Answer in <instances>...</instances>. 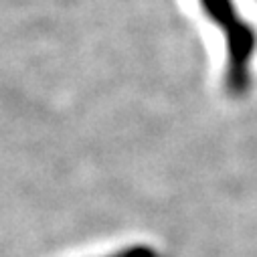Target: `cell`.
I'll return each mask as SVG.
<instances>
[{
    "mask_svg": "<svg viewBox=\"0 0 257 257\" xmlns=\"http://www.w3.org/2000/svg\"><path fill=\"white\" fill-rule=\"evenodd\" d=\"M117 257H138V255H136V253L132 251V253H125V255H117Z\"/></svg>",
    "mask_w": 257,
    "mask_h": 257,
    "instance_id": "1",
    "label": "cell"
}]
</instances>
